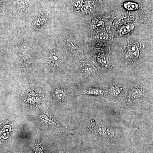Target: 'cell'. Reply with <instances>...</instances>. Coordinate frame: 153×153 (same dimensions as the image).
I'll return each instance as SVG.
<instances>
[{
	"mask_svg": "<svg viewBox=\"0 0 153 153\" xmlns=\"http://www.w3.org/2000/svg\"><path fill=\"white\" fill-rule=\"evenodd\" d=\"M94 25L96 28L101 29V28L104 27V23L103 21H99V22H97L96 24H94Z\"/></svg>",
	"mask_w": 153,
	"mask_h": 153,
	"instance_id": "4fadbf2b",
	"label": "cell"
},
{
	"mask_svg": "<svg viewBox=\"0 0 153 153\" xmlns=\"http://www.w3.org/2000/svg\"><path fill=\"white\" fill-rule=\"evenodd\" d=\"M98 39L102 41H105L108 38V35L105 32H102L99 34L98 36Z\"/></svg>",
	"mask_w": 153,
	"mask_h": 153,
	"instance_id": "8fae6325",
	"label": "cell"
},
{
	"mask_svg": "<svg viewBox=\"0 0 153 153\" xmlns=\"http://www.w3.org/2000/svg\"><path fill=\"white\" fill-rule=\"evenodd\" d=\"M121 89L117 86H114L110 89V92L114 96H117L121 93Z\"/></svg>",
	"mask_w": 153,
	"mask_h": 153,
	"instance_id": "ba28073f",
	"label": "cell"
},
{
	"mask_svg": "<svg viewBox=\"0 0 153 153\" xmlns=\"http://www.w3.org/2000/svg\"><path fill=\"white\" fill-rule=\"evenodd\" d=\"M54 96L57 99L62 100L65 97L66 93L61 89H56L54 91Z\"/></svg>",
	"mask_w": 153,
	"mask_h": 153,
	"instance_id": "5b68a950",
	"label": "cell"
},
{
	"mask_svg": "<svg viewBox=\"0 0 153 153\" xmlns=\"http://www.w3.org/2000/svg\"><path fill=\"white\" fill-rule=\"evenodd\" d=\"M134 25L133 24H128L122 27L119 30V33L123 35L130 32L134 29Z\"/></svg>",
	"mask_w": 153,
	"mask_h": 153,
	"instance_id": "277c9868",
	"label": "cell"
},
{
	"mask_svg": "<svg viewBox=\"0 0 153 153\" xmlns=\"http://www.w3.org/2000/svg\"><path fill=\"white\" fill-rule=\"evenodd\" d=\"M83 5V1L82 0H76L74 2V7L77 10H81L82 6Z\"/></svg>",
	"mask_w": 153,
	"mask_h": 153,
	"instance_id": "9c48e42d",
	"label": "cell"
},
{
	"mask_svg": "<svg viewBox=\"0 0 153 153\" xmlns=\"http://www.w3.org/2000/svg\"><path fill=\"white\" fill-rule=\"evenodd\" d=\"M99 61L104 66L107 67L110 65V60L107 56L105 55H101L99 58Z\"/></svg>",
	"mask_w": 153,
	"mask_h": 153,
	"instance_id": "8992f818",
	"label": "cell"
},
{
	"mask_svg": "<svg viewBox=\"0 0 153 153\" xmlns=\"http://www.w3.org/2000/svg\"><path fill=\"white\" fill-rule=\"evenodd\" d=\"M92 9V5L90 3L86 4H83L81 10L82 12L83 13H86L89 11H91Z\"/></svg>",
	"mask_w": 153,
	"mask_h": 153,
	"instance_id": "30bf717a",
	"label": "cell"
},
{
	"mask_svg": "<svg viewBox=\"0 0 153 153\" xmlns=\"http://www.w3.org/2000/svg\"><path fill=\"white\" fill-rule=\"evenodd\" d=\"M86 92L89 94L94 95H102L105 92L103 90L98 89H90Z\"/></svg>",
	"mask_w": 153,
	"mask_h": 153,
	"instance_id": "52a82bcc",
	"label": "cell"
},
{
	"mask_svg": "<svg viewBox=\"0 0 153 153\" xmlns=\"http://www.w3.org/2000/svg\"><path fill=\"white\" fill-rule=\"evenodd\" d=\"M143 92L141 89L138 87L135 88L130 91L128 95V102H131L135 99H138L142 97Z\"/></svg>",
	"mask_w": 153,
	"mask_h": 153,
	"instance_id": "6da1fadb",
	"label": "cell"
},
{
	"mask_svg": "<svg viewBox=\"0 0 153 153\" xmlns=\"http://www.w3.org/2000/svg\"><path fill=\"white\" fill-rule=\"evenodd\" d=\"M128 54L132 59H137L139 57L140 51L137 47L134 45L128 47L127 51Z\"/></svg>",
	"mask_w": 153,
	"mask_h": 153,
	"instance_id": "7a4b0ae2",
	"label": "cell"
},
{
	"mask_svg": "<svg viewBox=\"0 0 153 153\" xmlns=\"http://www.w3.org/2000/svg\"><path fill=\"white\" fill-rule=\"evenodd\" d=\"M125 9L129 11L136 10L139 8V5L133 2H127L123 4Z\"/></svg>",
	"mask_w": 153,
	"mask_h": 153,
	"instance_id": "3957f363",
	"label": "cell"
},
{
	"mask_svg": "<svg viewBox=\"0 0 153 153\" xmlns=\"http://www.w3.org/2000/svg\"><path fill=\"white\" fill-rule=\"evenodd\" d=\"M94 69L93 67L90 65H87L84 67V71L85 73H91V72H93Z\"/></svg>",
	"mask_w": 153,
	"mask_h": 153,
	"instance_id": "7c38bea8",
	"label": "cell"
}]
</instances>
